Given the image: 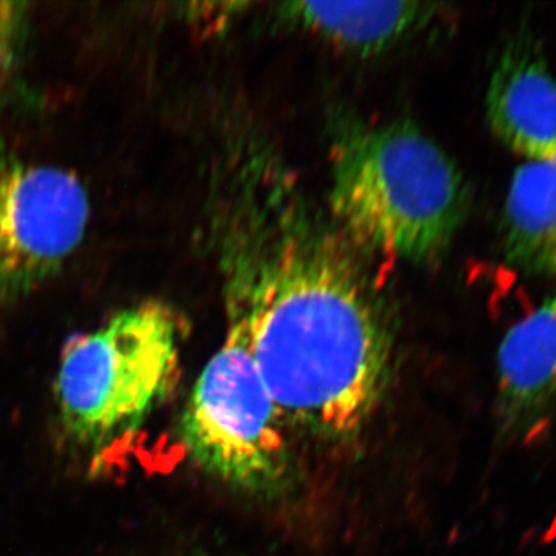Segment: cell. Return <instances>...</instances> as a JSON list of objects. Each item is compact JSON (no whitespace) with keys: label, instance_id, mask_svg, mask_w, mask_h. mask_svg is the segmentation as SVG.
Here are the masks:
<instances>
[{"label":"cell","instance_id":"6da1fadb","mask_svg":"<svg viewBox=\"0 0 556 556\" xmlns=\"http://www.w3.org/2000/svg\"><path fill=\"white\" fill-rule=\"evenodd\" d=\"M223 178L218 260L226 316L288 426L343 444L393 372V318L356 249L270 149L241 139Z\"/></svg>","mask_w":556,"mask_h":556},{"label":"cell","instance_id":"7a4b0ae2","mask_svg":"<svg viewBox=\"0 0 556 556\" xmlns=\"http://www.w3.org/2000/svg\"><path fill=\"white\" fill-rule=\"evenodd\" d=\"M329 211L354 248L405 262H437L470 211L463 174L408 119L348 121L331 146Z\"/></svg>","mask_w":556,"mask_h":556},{"label":"cell","instance_id":"3957f363","mask_svg":"<svg viewBox=\"0 0 556 556\" xmlns=\"http://www.w3.org/2000/svg\"><path fill=\"white\" fill-rule=\"evenodd\" d=\"M182 320L146 300L65 345L54 382L65 441L101 453L138 431L178 382Z\"/></svg>","mask_w":556,"mask_h":556},{"label":"cell","instance_id":"277c9868","mask_svg":"<svg viewBox=\"0 0 556 556\" xmlns=\"http://www.w3.org/2000/svg\"><path fill=\"white\" fill-rule=\"evenodd\" d=\"M287 420L270 396L239 325L190 391L178 437L197 467L230 489L273 495L287 484L291 453Z\"/></svg>","mask_w":556,"mask_h":556},{"label":"cell","instance_id":"5b68a950","mask_svg":"<svg viewBox=\"0 0 556 556\" xmlns=\"http://www.w3.org/2000/svg\"><path fill=\"white\" fill-rule=\"evenodd\" d=\"M89 219L75 174L0 155V318L60 273Z\"/></svg>","mask_w":556,"mask_h":556},{"label":"cell","instance_id":"8992f818","mask_svg":"<svg viewBox=\"0 0 556 556\" xmlns=\"http://www.w3.org/2000/svg\"><path fill=\"white\" fill-rule=\"evenodd\" d=\"M496 426L504 442L533 445L556 419V294L508 329L497 351Z\"/></svg>","mask_w":556,"mask_h":556},{"label":"cell","instance_id":"52a82bcc","mask_svg":"<svg viewBox=\"0 0 556 556\" xmlns=\"http://www.w3.org/2000/svg\"><path fill=\"white\" fill-rule=\"evenodd\" d=\"M495 137L526 161L556 159V76L530 38L501 54L485 97Z\"/></svg>","mask_w":556,"mask_h":556},{"label":"cell","instance_id":"ba28073f","mask_svg":"<svg viewBox=\"0 0 556 556\" xmlns=\"http://www.w3.org/2000/svg\"><path fill=\"white\" fill-rule=\"evenodd\" d=\"M434 10L420 2H288L277 13L338 49L372 56L422 30Z\"/></svg>","mask_w":556,"mask_h":556},{"label":"cell","instance_id":"9c48e42d","mask_svg":"<svg viewBox=\"0 0 556 556\" xmlns=\"http://www.w3.org/2000/svg\"><path fill=\"white\" fill-rule=\"evenodd\" d=\"M508 265L556 280V159L526 161L515 170L503 211Z\"/></svg>","mask_w":556,"mask_h":556},{"label":"cell","instance_id":"30bf717a","mask_svg":"<svg viewBox=\"0 0 556 556\" xmlns=\"http://www.w3.org/2000/svg\"><path fill=\"white\" fill-rule=\"evenodd\" d=\"M25 9V3L0 0V76L5 75L16 60L24 39Z\"/></svg>","mask_w":556,"mask_h":556},{"label":"cell","instance_id":"8fae6325","mask_svg":"<svg viewBox=\"0 0 556 556\" xmlns=\"http://www.w3.org/2000/svg\"><path fill=\"white\" fill-rule=\"evenodd\" d=\"M197 556H207V555H197Z\"/></svg>","mask_w":556,"mask_h":556}]
</instances>
